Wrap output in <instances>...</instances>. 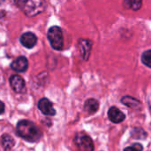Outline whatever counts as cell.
<instances>
[{"mask_svg":"<svg viewBox=\"0 0 151 151\" xmlns=\"http://www.w3.org/2000/svg\"><path fill=\"white\" fill-rule=\"evenodd\" d=\"M17 133L21 138L29 142H35L42 136L38 127L28 120H21L18 123Z\"/></svg>","mask_w":151,"mask_h":151,"instance_id":"1","label":"cell"},{"mask_svg":"<svg viewBox=\"0 0 151 151\" xmlns=\"http://www.w3.org/2000/svg\"><path fill=\"white\" fill-rule=\"evenodd\" d=\"M19 9L28 17L42 12L46 7V0H16Z\"/></svg>","mask_w":151,"mask_h":151,"instance_id":"2","label":"cell"},{"mask_svg":"<svg viewBox=\"0 0 151 151\" xmlns=\"http://www.w3.org/2000/svg\"><path fill=\"white\" fill-rule=\"evenodd\" d=\"M47 36L53 49L58 50V51H60L63 49L64 37H63L62 30L58 26L51 27L48 31Z\"/></svg>","mask_w":151,"mask_h":151,"instance_id":"3","label":"cell"},{"mask_svg":"<svg viewBox=\"0 0 151 151\" xmlns=\"http://www.w3.org/2000/svg\"><path fill=\"white\" fill-rule=\"evenodd\" d=\"M74 143L80 151H94L93 142L88 135L77 134L74 138Z\"/></svg>","mask_w":151,"mask_h":151,"instance_id":"4","label":"cell"},{"mask_svg":"<svg viewBox=\"0 0 151 151\" xmlns=\"http://www.w3.org/2000/svg\"><path fill=\"white\" fill-rule=\"evenodd\" d=\"M38 109L40 111H42V114L46 116H55L56 115V110L53 108L52 103L50 101H49L46 98L41 99L38 102Z\"/></svg>","mask_w":151,"mask_h":151,"instance_id":"5","label":"cell"},{"mask_svg":"<svg viewBox=\"0 0 151 151\" xmlns=\"http://www.w3.org/2000/svg\"><path fill=\"white\" fill-rule=\"evenodd\" d=\"M27 67H28V61L27 58L24 56L18 57L11 63V68L17 72H24L27 69Z\"/></svg>","mask_w":151,"mask_h":151,"instance_id":"6","label":"cell"},{"mask_svg":"<svg viewBox=\"0 0 151 151\" xmlns=\"http://www.w3.org/2000/svg\"><path fill=\"white\" fill-rule=\"evenodd\" d=\"M36 42H37V37L32 32L24 33L20 36V43L22 44L23 46L27 48H29V49L33 48L36 44Z\"/></svg>","mask_w":151,"mask_h":151,"instance_id":"7","label":"cell"},{"mask_svg":"<svg viewBox=\"0 0 151 151\" xmlns=\"http://www.w3.org/2000/svg\"><path fill=\"white\" fill-rule=\"evenodd\" d=\"M109 119L115 124L121 123L125 120V114L116 107H111L108 111Z\"/></svg>","mask_w":151,"mask_h":151,"instance_id":"8","label":"cell"},{"mask_svg":"<svg viewBox=\"0 0 151 151\" xmlns=\"http://www.w3.org/2000/svg\"><path fill=\"white\" fill-rule=\"evenodd\" d=\"M79 48H80L82 58L84 60H88L90 54L91 48H92V42L88 39H80Z\"/></svg>","mask_w":151,"mask_h":151,"instance_id":"9","label":"cell"},{"mask_svg":"<svg viewBox=\"0 0 151 151\" xmlns=\"http://www.w3.org/2000/svg\"><path fill=\"white\" fill-rule=\"evenodd\" d=\"M10 84L12 90L16 93H21L25 88V81L19 75H12L10 77Z\"/></svg>","mask_w":151,"mask_h":151,"instance_id":"10","label":"cell"},{"mask_svg":"<svg viewBox=\"0 0 151 151\" xmlns=\"http://www.w3.org/2000/svg\"><path fill=\"white\" fill-rule=\"evenodd\" d=\"M99 109V102L95 99H88L84 104V109L89 115L96 113Z\"/></svg>","mask_w":151,"mask_h":151,"instance_id":"11","label":"cell"},{"mask_svg":"<svg viewBox=\"0 0 151 151\" xmlns=\"http://www.w3.org/2000/svg\"><path fill=\"white\" fill-rule=\"evenodd\" d=\"M123 6L126 9L138 11L142 6V0H124Z\"/></svg>","mask_w":151,"mask_h":151,"instance_id":"12","label":"cell"},{"mask_svg":"<svg viewBox=\"0 0 151 151\" xmlns=\"http://www.w3.org/2000/svg\"><path fill=\"white\" fill-rule=\"evenodd\" d=\"M121 101H122V103H124L125 105H127L132 109H139L142 106L141 102L138 100H136L133 97H130V96H126V97L122 98Z\"/></svg>","mask_w":151,"mask_h":151,"instance_id":"13","label":"cell"},{"mask_svg":"<svg viewBox=\"0 0 151 151\" xmlns=\"http://www.w3.org/2000/svg\"><path fill=\"white\" fill-rule=\"evenodd\" d=\"M1 142H2V145H3L4 150H10L13 146V143H14L12 137L10 135H8V134L3 135V137L1 139Z\"/></svg>","mask_w":151,"mask_h":151,"instance_id":"14","label":"cell"},{"mask_svg":"<svg viewBox=\"0 0 151 151\" xmlns=\"http://www.w3.org/2000/svg\"><path fill=\"white\" fill-rule=\"evenodd\" d=\"M142 61L147 67L151 68V50L144 52L142 55Z\"/></svg>","mask_w":151,"mask_h":151,"instance_id":"15","label":"cell"},{"mask_svg":"<svg viewBox=\"0 0 151 151\" xmlns=\"http://www.w3.org/2000/svg\"><path fill=\"white\" fill-rule=\"evenodd\" d=\"M142 150H143V147H142V144H140V143H134L133 146L126 148L124 150V151H142Z\"/></svg>","mask_w":151,"mask_h":151,"instance_id":"16","label":"cell"},{"mask_svg":"<svg viewBox=\"0 0 151 151\" xmlns=\"http://www.w3.org/2000/svg\"><path fill=\"white\" fill-rule=\"evenodd\" d=\"M4 111V104L0 101V115L3 114Z\"/></svg>","mask_w":151,"mask_h":151,"instance_id":"17","label":"cell"}]
</instances>
